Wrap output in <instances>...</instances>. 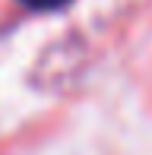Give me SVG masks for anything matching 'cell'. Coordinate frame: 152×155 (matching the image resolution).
Returning <instances> with one entry per match:
<instances>
[{
    "label": "cell",
    "instance_id": "1",
    "mask_svg": "<svg viewBox=\"0 0 152 155\" xmlns=\"http://www.w3.org/2000/svg\"><path fill=\"white\" fill-rule=\"evenodd\" d=\"M29 6H35V10H54V6H64L67 0H25Z\"/></svg>",
    "mask_w": 152,
    "mask_h": 155
}]
</instances>
